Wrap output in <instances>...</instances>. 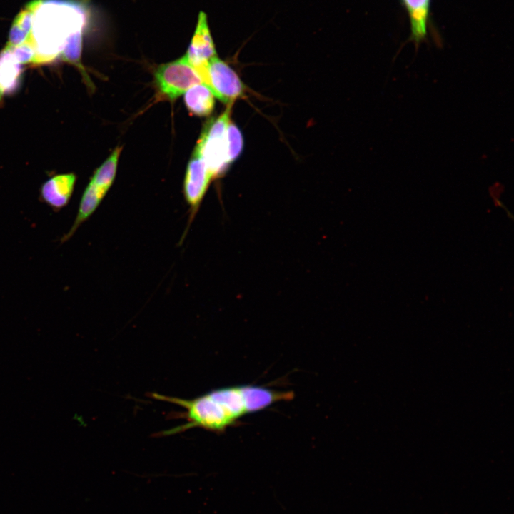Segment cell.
I'll return each instance as SVG.
<instances>
[{
    "label": "cell",
    "mask_w": 514,
    "mask_h": 514,
    "mask_svg": "<svg viewBox=\"0 0 514 514\" xmlns=\"http://www.w3.org/2000/svg\"><path fill=\"white\" fill-rule=\"evenodd\" d=\"M88 21L86 8L74 0H40L25 41L35 49L33 64L49 63L60 55L68 39L84 32Z\"/></svg>",
    "instance_id": "obj_1"
},
{
    "label": "cell",
    "mask_w": 514,
    "mask_h": 514,
    "mask_svg": "<svg viewBox=\"0 0 514 514\" xmlns=\"http://www.w3.org/2000/svg\"><path fill=\"white\" fill-rule=\"evenodd\" d=\"M157 398L177 404L186 411V423L169 433L192 428L222 431L247 413L241 386L216 389L193 399L161 395Z\"/></svg>",
    "instance_id": "obj_2"
},
{
    "label": "cell",
    "mask_w": 514,
    "mask_h": 514,
    "mask_svg": "<svg viewBox=\"0 0 514 514\" xmlns=\"http://www.w3.org/2000/svg\"><path fill=\"white\" fill-rule=\"evenodd\" d=\"M232 106L227 105L219 116L206 124L194 149L204 161L212 178L221 174L229 165L227 128Z\"/></svg>",
    "instance_id": "obj_3"
},
{
    "label": "cell",
    "mask_w": 514,
    "mask_h": 514,
    "mask_svg": "<svg viewBox=\"0 0 514 514\" xmlns=\"http://www.w3.org/2000/svg\"><path fill=\"white\" fill-rule=\"evenodd\" d=\"M154 82L160 95L168 100L179 97L201 79L185 55L159 65L154 72Z\"/></svg>",
    "instance_id": "obj_4"
},
{
    "label": "cell",
    "mask_w": 514,
    "mask_h": 514,
    "mask_svg": "<svg viewBox=\"0 0 514 514\" xmlns=\"http://www.w3.org/2000/svg\"><path fill=\"white\" fill-rule=\"evenodd\" d=\"M206 86L216 98L227 105L233 104L246 92L245 84L237 73L217 55L209 61Z\"/></svg>",
    "instance_id": "obj_5"
},
{
    "label": "cell",
    "mask_w": 514,
    "mask_h": 514,
    "mask_svg": "<svg viewBox=\"0 0 514 514\" xmlns=\"http://www.w3.org/2000/svg\"><path fill=\"white\" fill-rule=\"evenodd\" d=\"M216 55L206 14L201 11L185 56L200 76L202 84H206L209 61Z\"/></svg>",
    "instance_id": "obj_6"
},
{
    "label": "cell",
    "mask_w": 514,
    "mask_h": 514,
    "mask_svg": "<svg viewBox=\"0 0 514 514\" xmlns=\"http://www.w3.org/2000/svg\"><path fill=\"white\" fill-rule=\"evenodd\" d=\"M212 178L204 161L194 150L188 163L183 183L184 196L192 210L193 216L199 208Z\"/></svg>",
    "instance_id": "obj_7"
},
{
    "label": "cell",
    "mask_w": 514,
    "mask_h": 514,
    "mask_svg": "<svg viewBox=\"0 0 514 514\" xmlns=\"http://www.w3.org/2000/svg\"><path fill=\"white\" fill-rule=\"evenodd\" d=\"M76 180L73 173H61L49 178L41 187V199L54 211H60L69 203Z\"/></svg>",
    "instance_id": "obj_8"
},
{
    "label": "cell",
    "mask_w": 514,
    "mask_h": 514,
    "mask_svg": "<svg viewBox=\"0 0 514 514\" xmlns=\"http://www.w3.org/2000/svg\"><path fill=\"white\" fill-rule=\"evenodd\" d=\"M400 1L404 6L410 21V36L408 41L415 44L417 51L420 44L427 39L431 0H400Z\"/></svg>",
    "instance_id": "obj_9"
},
{
    "label": "cell",
    "mask_w": 514,
    "mask_h": 514,
    "mask_svg": "<svg viewBox=\"0 0 514 514\" xmlns=\"http://www.w3.org/2000/svg\"><path fill=\"white\" fill-rule=\"evenodd\" d=\"M23 67L14 57L11 49L0 52V103L4 97L16 91L20 86Z\"/></svg>",
    "instance_id": "obj_10"
},
{
    "label": "cell",
    "mask_w": 514,
    "mask_h": 514,
    "mask_svg": "<svg viewBox=\"0 0 514 514\" xmlns=\"http://www.w3.org/2000/svg\"><path fill=\"white\" fill-rule=\"evenodd\" d=\"M107 191L89 181L81 196L76 218L69 231L61 238V243L69 241L81 225L96 211Z\"/></svg>",
    "instance_id": "obj_11"
},
{
    "label": "cell",
    "mask_w": 514,
    "mask_h": 514,
    "mask_svg": "<svg viewBox=\"0 0 514 514\" xmlns=\"http://www.w3.org/2000/svg\"><path fill=\"white\" fill-rule=\"evenodd\" d=\"M246 413L258 411L281 400L291 399V392H279L259 386H241Z\"/></svg>",
    "instance_id": "obj_12"
},
{
    "label": "cell",
    "mask_w": 514,
    "mask_h": 514,
    "mask_svg": "<svg viewBox=\"0 0 514 514\" xmlns=\"http://www.w3.org/2000/svg\"><path fill=\"white\" fill-rule=\"evenodd\" d=\"M184 102L188 110L198 116H207L213 111L215 96L203 84L193 86L184 93Z\"/></svg>",
    "instance_id": "obj_13"
},
{
    "label": "cell",
    "mask_w": 514,
    "mask_h": 514,
    "mask_svg": "<svg viewBox=\"0 0 514 514\" xmlns=\"http://www.w3.org/2000/svg\"><path fill=\"white\" fill-rule=\"evenodd\" d=\"M121 151V147L116 148L107 159L95 171L90 181L108 191L116 176Z\"/></svg>",
    "instance_id": "obj_14"
},
{
    "label": "cell",
    "mask_w": 514,
    "mask_h": 514,
    "mask_svg": "<svg viewBox=\"0 0 514 514\" xmlns=\"http://www.w3.org/2000/svg\"><path fill=\"white\" fill-rule=\"evenodd\" d=\"M243 145V136L237 126L230 121L227 128L228 161L233 162L241 154Z\"/></svg>",
    "instance_id": "obj_15"
},
{
    "label": "cell",
    "mask_w": 514,
    "mask_h": 514,
    "mask_svg": "<svg viewBox=\"0 0 514 514\" xmlns=\"http://www.w3.org/2000/svg\"><path fill=\"white\" fill-rule=\"evenodd\" d=\"M10 49L12 55L19 64H32L35 56V49L31 43L24 41L21 44Z\"/></svg>",
    "instance_id": "obj_16"
}]
</instances>
